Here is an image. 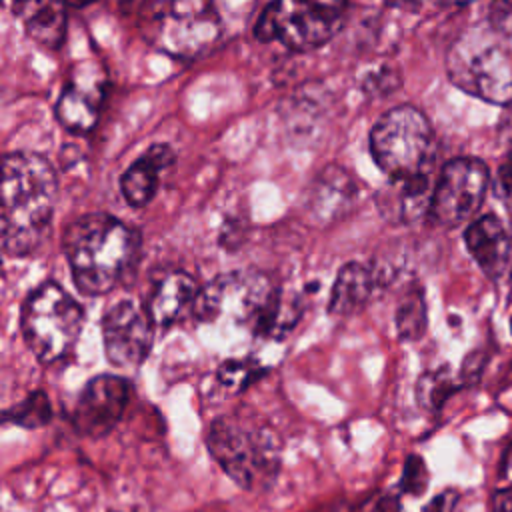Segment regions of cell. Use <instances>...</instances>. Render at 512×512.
Listing matches in <instances>:
<instances>
[{"mask_svg": "<svg viewBox=\"0 0 512 512\" xmlns=\"http://www.w3.org/2000/svg\"><path fill=\"white\" fill-rule=\"evenodd\" d=\"M198 294L200 286L188 272L164 270L154 276L144 308L156 326H172L184 316H192Z\"/></svg>", "mask_w": 512, "mask_h": 512, "instance_id": "2e32d148", "label": "cell"}, {"mask_svg": "<svg viewBox=\"0 0 512 512\" xmlns=\"http://www.w3.org/2000/svg\"><path fill=\"white\" fill-rule=\"evenodd\" d=\"M256 368H258V364H252V362H246V360L226 362L218 370L220 384L224 388L232 390V392H238L256 376Z\"/></svg>", "mask_w": 512, "mask_h": 512, "instance_id": "603a6c76", "label": "cell"}, {"mask_svg": "<svg viewBox=\"0 0 512 512\" xmlns=\"http://www.w3.org/2000/svg\"><path fill=\"white\" fill-rule=\"evenodd\" d=\"M58 196L52 164L36 152H10L2 160L0 238L8 256H28L50 232Z\"/></svg>", "mask_w": 512, "mask_h": 512, "instance_id": "6da1fadb", "label": "cell"}, {"mask_svg": "<svg viewBox=\"0 0 512 512\" xmlns=\"http://www.w3.org/2000/svg\"><path fill=\"white\" fill-rule=\"evenodd\" d=\"M396 330L404 340H418L426 330V300L418 284L410 286L396 306Z\"/></svg>", "mask_w": 512, "mask_h": 512, "instance_id": "44dd1931", "label": "cell"}, {"mask_svg": "<svg viewBox=\"0 0 512 512\" xmlns=\"http://www.w3.org/2000/svg\"><path fill=\"white\" fill-rule=\"evenodd\" d=\"M428 484V474L426 466L418 456H410L406 460L404 468V478H402V490L408 494H422Z\"/></svg>", "mask_w": 512, "mask_h": 512, "instance_id": "cb8c5ba5", "label": "cell"}, {"mask_svg": "<svg viewBox=\"0 0 512 512\" xmlns=\"http://www.w3.org/2000/svg\"><path fill=\"white\" fill-rule=\"evenodd\" d=\"M84 326V308L56 282L34 288L22 304L20 328L28 350L44 364L66 358Z\"/></svg>", "mask_w": 512, "mask_h": 512, "instance_id": "8992f818", "label": "cell"}, {"mask_svg": "<svg viewBox=\"0 0 512 512\" xmlns=\"http://www.w3.org/2000/svg\"><path fill=\"white\" fill-rule=\"evenodd\" d=\"M446 72L472 96L492 104L512 102V54L492 32H464L448 50Z\"/></svg>", "mask_w": 512, "mask_h": 512, "instance_id": "52a82bcc", "label": "cell"}, {"mask_svg": "<svg viewBox=\"0 0 512 512\" xmlns=\"http://www.w3.org/2000/svg\"><path fill=\"white\" fill-rule=\"evenodd\" d=\"M376 286L374 272L362 262H348L338 270L330 290L328 312L336 316H350L362 310Z\"/></svg>", "mask_w": 512, "mask_h": 512, "instance_id": "d6986e66", "label": "cell"}, {"mask_svg": "<svg viewBox=\"0 0 512 512\" xmlns=\"http://www.w3.org/2000/svg\"><path fill=\"white\" fill-rule=\"evenodd\" d=\"M344 2H274L254 24L260 42H282L292 50H314L336 36L346 18Z\"/></svg>", "mask_w": 512, "mask_h": 512, "instance_id": "ba28073f", "label": "cell"}, {"mask_svg": "<svg viewBox=\"0 0 512 512\" xmlns=\"http://www.w3.org/2000/svg\"><path fill=\"white\" fill-rule=\"evenodd\" d=\"M176 162V154L168 144H152L120 178L124 200L134 206H146L158 192L162 176Z\"/></svg>", "mask_w": 512, "mask_h": 512, "instance_id": "ac0fdd59", "label": "cell"}, {"mask_svg": "<svg viewBox=\"0 0 512 512\" xmlns=\"http://www.w3.org/2000/svg\"><path fill=\"white\" fill-rule=\"evenodd\" d=\"M434 182L432 176L388 180L376 194V204L388 222L410 224L430 212Z\"/></svg>", "mask_w": 512, "mask_h": 512, "instance_id": "e0dca14e", "label": "cell"}, {"mask_svg": "<svg viewBox=\"0 0 512 512\" xmlns=\"http://www.w3.org/2000/svg\"><path fill=\"white\" fill-rule=\"evenodd\" d=\"M50 418H52L50 400L40 390L28 394L20 404H14L10 410L4 412V420H10L24 428H40L48 424Z\"/></svg>", "mask_w": 512, "mask_h": 512, "instance_id": "7402d4cb", "label": "cell"}, {"mask_svg": "<svg viewBox=\"0 0 512 512\" xmlns=\"http://www.w3.org/2000/svg\"><path fill=\"white\" fill-rule=\"evenodd\" d=\"M358 198L352 174L338 166H324L304 192V212L314 224H332L344 218Z\"/></svg>", "mask_w": 512, "mask_h": 512, "instance_id": "9a60e30c", "label": "cell"}, {"mask_svg": "<svg viewBox=\"0 0 512 512\" xmlns=\"http://www.w3.org/2000/svg\"><path fill=\"white\" fill-rule=\"evenodd\" d=\"M510 328H512V320H510Z\"/></svg>", "mask_w": 512, "mask_h": 512, "instance_id": "f1b7e54d", "label": "cell"}, {"mask_svg": "<svg viewBox=\"0 0 512 512\" xmlns=\"http://www.w3.org/2000/svg\"><path fill=\"white\" fill-rule=\"evenodd\" d=\"M498 190L506 206L512 210V154L504 160L498 172Z\"/></svg>", "mask_w": 512, "mask_h": 512, "instance_id": "484cf974", "label": "cell"}, {"mask_svg": "<svg viewBox=\"0 0 512 512\" xmlns=\"http://www.w3.org/2000/svg\"><path fill=\"white\" fill-rule=\"evenodd\" d=\"M494 512H512V484L498 490L492 500Z\"/></svg>", "mask_w": 512, "mask_h": 512, "instance_id": "4316f807", "label": "cell"}, {"mask_svg": "<svg viewBox=\"0 0 512 512\" xmlns=\"http://www.w3.org/2000/svg\"><path fill=\"white\" fill-rule=\"evenodd\" d=\"M282 298L272 280L258 270H232L200 288L192 316L200 322H226L272 334L280 324Z\"/></svg>", "mask_w": 512, "mask_h": 512, "instance_id": "3957f363", "label": "cell"}, {"mask_svg": "<svg viewBox=\"0 0 512 512\" xmlns=\"http://www.w3.org/2000/svg\"><path fill=\"white\" fill-rule=\"evenodd\" d=\"M206 444L220 468L244 490L266 486L280 466V438L264 422L240 412L216 418Z\"/></svg>", "mask_w": 512, "mask_h": 512, "instance_id": "277c9868", "label": "cell"}, {"mask_svg": "<svg viewBox=\"0 0 512 512\" xmlns=\"http://www.w3.org/2000/svg\"><path fill=\"white\" fill-rule=\"evenodd\" d=\"M464 242L470 256L492 282L512 276V230L496 214H484L468 224Z\"/></svg>", "mask_w": 512, "mask_h": 512, "instance_id": "5bb4252c", "label": "cell"}, {"mask_svg": "<svg viewBox=\"0 0 512 512\" xmlns=\"http://www.w3.org/2000/svg\"><path fill=\"white\" fill-rule=\"evenodd\" d=\"M502 476L512 484V444L504 456V464H502Z\"/></svg>", "mask_w": 512, "mask_h": 512, "instance_id": "83f0119b", "label": "cell"}, {"mask_svg": "<svg viewBox=\"0 0 512 512\" xmlns=\"http://www.w3.org/2000/svg\"><path fill=\"white\" fill-rule=\"evenodd\" d=\"M370 152L390 180L432 176L436 158L434 130L416 106L390 108L370 132Z\"/></svg>", "mask_w": 512, "mask_h": 512, "instance_id": "5b68a950", "label": "cell"}, {"mask_svg": "<svg viewBox=\"0 0 512 512\" xmlns=\"http://www.w3.org/2000/svg\"><path fill=\"white\" fill-rule=\"evenodd\" d=\"M456 502H458V492L452 490V488H448V490L436 494V496L422 508V512H452L454 506H456Z\"/></svg>", "mask_w": 512, "mask_h": 512, "instance_id": "d4e9b609", "label": "cell"}, {"mask_svg": "<svg viewBox=\"0 0 512 512\" xmlns=\"http://www.w3.org/2000/svg\"><path fill=\"white\" fill-rule=\"evenodd\" d=\"M104 86V74L96 64H78L58 96V122L74 134L90 132L100 116V108L104 102Z\"/></svg>", "mask_w": 512, "mask_h": 512, "instance_id": "4fadbf2b", "label": "cell"}, {"mask_svg": "<svg viewBox=\"0 0 512 512\" xmlns=\"http://www.w3.org/2000/svg\"><path fill=\"white\" fill-rule=\"evenodd\" d=\"M148 36L164 52L178 58H196L208 52L222 34L216 8L208 2L152 4Z\"/></svg>", "mask_w": 512, "mask_h": 512, "instance_id": "9c48e42d", "label": "cell"}, {"mask_svg": "<svg viewBox=\"0 0 512 512\" xmlns=\"http://www.w3.org/2000/svg\"><path fill=\"white\" fill-rule=\"evenodd\" d=\"M26 34L44 48H58L66 34V6L58 2H22L14 6Z\"/></svg>", "mask_w": 512, "mask_h": 512, "instance_id": "ffe728a7", "label": "cell"}, {"mask_svg": "<svg viewBox=\"0 0 512 512\" xmlns=\"http://www.w3.org/2000/svg\"><path fill=\"white\" fill-rule=\"evenodd\" d=\"M154 322L134 300H120L102 316L104 352L116 368H138L154 342Z\"/></svg>", "mask_w": 512, "mask_h": 512, "instance_id": "8fae6325", "label": "cell"}, {"mask_svg": "<svg viewBox=\"0 0 512 512\" xmlns=\"http://www.w3.org/2000/svg\"><path fill=\"white\" fill-rule=\"evenodd\" d=\"M490 184L488 166L478 158L446 162L434 182L428 216L434 224L456 228L468 222L484 202Z\"/></svg>", "mask_w": 512, "mask_h": 512, "instance_id": "30bf717a", "label": "cell"}, {"mask_svg": "<svg viewBox=\"0 0 512 512\" xmlns=\"http://www.w3.org/2000/svg\"><path fill=\"white\" fill-rule=\"evenodd\" d=\"M132 396V384L124 376L98 374L82 388L72 422L74 428L90 438L108 434L124 416Z\"/></svg>", "mask_w": 512, "mask_h": 512, "instance_id": "7c38bea8", "label": "cell"}, {"mask_svg": "<svg viewBox=\"0 0 512 512\" xmlns=\"http://www.w3.org/2000/svg\"><path fill=\"white\" fill-rule=\"evenodd\" d=\"M76 288L100 296L124 284L140 256V232L106 212L72 220L62 238Z\"/></svg>", "mask_w": 512, "mask_h": 512, "instance_id": "7a4b0ae2", "label": "cell"}]
</instances>
